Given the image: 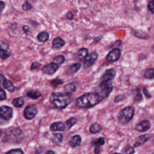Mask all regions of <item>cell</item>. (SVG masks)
Masks as SVG:
<instances>
[{
	"mask_svg": "<svg viewBox=\"0 0 154 154\" xmlns=\"http://www.w3.org/2000/svg\"><path fill=\"white\" fill-rule=\"evenodd\" d=\"M102 100L96 93H87L77 98L76 105L81 108H90L98 104Z\"/></svg>",
	"mask_w": 154,
	"mask_h": 154,
	"instance_id": "1",
	"label": "cell"
},
{
	"mask_svg": "<svg viewBox=\"0 0 154 154\" xmlns=\"http://www.w3.org/2000/svg\"><path fill=\"white\" fill-rule=\"evenodd\" d=\"M113 154H121V153H114Z\"/></svg>",
	"mask_w": 154,
	"mask_h": 154,
	"instance_id": "47",
	"label": "cell"
},
{
	"mask_svg": "<svg viewBox=\"0 0 154 154\" xmlns=\"http://www.w3.org/2000/svg\"><path fill=\"white\" fill-rule=\"evenodd\" d=\"M22 9L24 10L25 11H28L32 9V5H31V4L27 1L25 2L23 5H22Z\"/></svg>",
	"mask_w": 154,
	"mask_h": 154,
	"instance_id": "34",
	"label": "cell"
},
{
	"mask_svg": "<svg viewBox=\"0 0 154 154\" xmlns=\"http://www.w3.org/2000/svg\"><path fill=\"white\" fill-rule=\"evenodd\" d=\"M105 138L103 137H100L98 139L96 140L94 142H93L92 144L95 146V154H99L100 150H101V146L104 145L105 144Z\"/></svg>",
	"mask_w": 154,
	"mask_h": 154,
	"instance_id": "14",
	"label": "cell"
},
{
	"mask_svg": "<svg viewBox=\"0 0 154 154\" xmlns=\"http://www.w3.org/2000/svg\"><path fill=\"white\" fill-rule=\"evenodd\" d=\"M65 124H63L62 122H56L50 126V130L53 132L64 131H65Z\"/></svg>",
	"mask_w": 154,
	"mask_h": 154,
	"instance_id": "12",
	"label": "cell"
},
{
	"mask_svg": "<svg viewBox=\"0 0 154 154\" xmlns=\"http://www.w3.org/2000/svg\"><path fill=\"white\" fill-rule=\"evenodd\" d=\"M12 104L15 107L20 108L22 107L24 104V100L22 98H15L12 101Z\"/></svg>",
	"mask_w": 154,
	"mask_h": 154,
	"instance_id": "22",
	"label": "cell"
},
{
	"mask_svg": "<svg viewBox=\"0 0 154 154\" xmlns=\"http://www.w3.org/2000/svg\"><path fill=\"white\" fill-rule=\"evenodd\" d=\"M134 114V108L133 107L129 106L124 108L118 114V119L122 124H127L130 122Z\"/></svg>",
	"mask_w": 154,
	"mask_h": 154,
	"instance_id": "4",
	"label": "cell"
},
{
	"mask_svg": "<svg viewBox=\"0 0 154 154\" xmlns=\"http://www.w3.org/2000/svg\"><path fill=\"white\" fill-rule=\"evenodd\" d=\"M98 58V54L96 52H95V51L88 54L84 59V63H83V67H84V69H87L89 67H91L97 60Z\"/></svg>",
	"mask_w": 154,
	"mask_h": 154,
	"instance_id": "6",
	"label": "cell"
},
{
	"mask_svg": "<svg viewBox=\"0 0 154 154\" xmlns=\"http://www.w3.org/2000/svg\"><path fill=\"white\" fill-rule=\"evenodd\" d=\"M151 124L150 122L147 120H144L137 125L136 130L139 132H145L148 131L151 128Z\"/></svg>",
	"mask_w": 154,
	"mask_h": 154,
	"instance_id": "10",
	"label": "cell"
},
{
	"mask_svg": "<svg viewBox=\"0 0 154 154\" xmlns=\"http://www.w3.org/2000/svg\"><path fill=\"white\" fill-rule=\"evenodd\" d=\"M77 122V119L76 118H71L69 119H68L65 123V126L68 128V129H70Z\"/></svg>",
	"mask_w": 154,
	"mask_h": 154,
	"instance_id": "28",
	"label": "cell"
},
{
	"mask_svg": "<svg viewBox=\"0 0 154 154\" xmlns=\"http://www.w3.org/2000/svg\"><path fill=\"white\" fill-rule=\"evenodd\" d=\"M116 75V72L114 69H108L104 72L101 77L102 81H111L114 78V77Z\"/></svg>",
	"mask_w": 154,
	"mask_h": 154,
	"instance_id": "11",
	"label": "cell"
},
{
	"mask_svg": "<svg viewBox=\"0 0 154 154\" xmlns=\"http://www.w3.org/2000/svg\"><path fill=\"white\" fill-rule=\"evenodd\" d=\"M88 54V50L87 48H81L78 51V53L76 54L77 59L80 61L84 60V59L86 57Z\"/></svg>",
	"mask_w": 154,
	"mask_h": 154,
	"instance_id": "17",
	"label": "cell"
},
{
	"mask_svg": "<svg viewBox=\"0 0 154 154\" xmlns=\"http://www.w3.org/2000/svg\"><path fill=\"white\" fill-rule=\"evenodd\" d=\"M63 83V81L59 78H55L51 81V84L53 87H57V86L60 85Z\"/></svg>",
	"mask_w": 154,
	"mask_h": 154,
	"instance_id": "32",
	"label": "cell"
},
{
	"mask_svg": "<svg viewBox=\"0 0 154 154\" xmlns=\"http://www.w3.org/2000/svg\"><path fill=\"white\" fill-rule=\"evenodd\" d=\"M0 116L5 120H10L13 116V109L9 106L0 107Z\"/></svg>",
	"mask_w": 154,
	"mask_h": 154,
	"instance_id": "7",
	"label": "cell"
},
{
	"mask_svg": "<svg viewBox=\"0 0 154 154\" xmlns=\"http://www.w3.org/2000/svg\"><path fill=\"white\" fill-rule=\"evenodd\" d=\"M10 56V53L7 50L0 49V57L3 60L7 59Z\"/></svg>",
	"mask_w": 154,
	"mask_h": 154,
	"instance_id": "31",
	"label": "cell"
},
{
	"mask_svg": "<svg viewBox=\"0 0 154 154\" xmlns=\"http://www.w3.org/2000/svg\"><path fill=\"white\" fill-rule=\"evenodd\" d=\"M22 29H23V31L26 34H28V32L30 31V28L28 26H27V25H25V26H24Z\"/></svg>",
	"mask_w": 154,
	"mask_h": 154,
	"instance_id": "43",
	"label": "cell"
},
{
	"mask_svg": "<svg viewBox=\"0 0 154 154\" xmlns=\"http://www.w3.org/2000/svg\"><path fill=\"white\" fill-rule=\"evenodd\" d=\"M65 58L62 55H58V56L54 57V59H53L54 63L57 64V65H61V64H63L64 62H65Z\"/></svg>",
	"mask_w": 154,
	"mask_h": 154,
	"instance_id": "27",
	"label": "cell"
},
{
	"mask_svg": "<svg viewBox=\"0 0 154 154\" xmlns=\"http://www.w3.org/2000/svg\"><path fill=\"white\" fill-rule=\"evenodd\" d=\"M72 101L71 95L68 93H53L50 97V103L54 108L63 109L69 105Z\"/></svg>",
	"mask_w": 154,
	"mask_h": 154,
	"instance_id": "2",
	"label": "cell"
},
{
	"mask_svg": "<svg viewBox=\"0 0 154 154\" xmlns=\"http://www.w3.org/2000/svg\"><path fill=\"white\" fill-rule=\"evenodd\" d=\"M45 154H55V152H54V151H47V152H46Z\"/></svg>",
	"mask_w": 154,
	"mask_h": 154,
	"instance_id": "45",
	"label": "cell"
},
{
	"mask_svg": "<svg viewBox=\"0 0 154 154\" xmlns=\"http://www.w3.org/2000/svg\"><path fill=\"white\" fill-rule=\"evenodd\" d=\"M63 136L61 134H54L53 137H52V141L55 144H59L60 143L63 141Z\"/></svg>",
	"mask_w": 154,
	"mask_h": 154,
	"instance_id": "23",
	"label": "cell"
},
{
	"mask_svg": "<svg viewBox=\"0 0 154 154\" xmlns=\"http://www.w3.org/2000/svg\"><path fill=\"white\" fill-rule=\"evenodd\" d=\"M42 94L37 91H30L27 93V96L33 99H37L40 98Z\"/></svg>",
	"mask_w": 154,
	"mask_h": 154,
	"instance_id": "25",
	"label": "cell"
},
{
	"mask_svg": "<svg viewBox=\"0 0 154 154\" xmlns=\"http://www.w3.org/2000/svg\"><path fill=\"white\" fill-rule=\"evenodd\" d=\"M125 99V96L124 95H119L115 98V99L114 101V102H119L120 101H122Z\"/></svg>",
	"mask_w": 154,
	"mask_h": 154,
	"instance_id": "39",
	"label": "cell"
},
{
	"mask_svg": "<svg viewBox=\"0 0 154 154\" xmlns=\"http://www.w3.org/2000/svg\"><path fill=\"white\" fill-rule=\"evenodd\" d=\"M102 130L101 126L98 123L93 124L90 127V132L92 134L98 133Z\"/></svg>",
	"mask_w": 154,
	"mask_h": 154,
	"instance_id": "21",
	"label": "cell"
},
{
	"mask_svg": "<svg viewBox=\"0 0 154 154\" xmlns=\"http://www.w3.org/2000/svg\"><path fill=\"white\" fill-rule=\"evenodd\" d=\"M154 69L153 68L147 69L144 74V76L147 79H153L154 78Z\"/></svg>",
	"mask_w": 154,
	"mask_h": 154,
	"instance_id": "29",
	"label": "cell"
},
{
	"mask_svg": "<svg viewBox=\"0 0 154 154\" xmlns=\"http://www.w3.org/2000/svg\"><path fill=\"white\" fill-rule=\"evenodd\" d=\"M9 48V45L5 43H2L1 45H0V49H4V50H7Z\"/></svg>",
	"mask_w": 154,
	"mask_h": 154,
	"instance_id": "41",
	"label": "cell"
},
{
	"mask_svg": "<svg viewBox=\"0 0 154 154\" xmlns=\"http://www.w3.org/2000/svg\"><path fill=\"white\" fill-rule=\"evenodd\" d=\"M134 100L136 102H139L140 101H142L143 99V96L142 93H141V92L140 91V89L137 88L136 90H134Z\"/></svg>",
	"mask_w": 154,
	"mask_h": 154,
	"instance_id": "24",
	"label": "cell"
},
{
	"mask_svg": "<svg viewBox=\"0 0 154 154\" xmlns=\"http://www.w3.org/2000/svg\"><path fill=\"white\" fill-rule=\"evenodd\" d=\"M5 80L6 78L3 75L0 74V88H4V84Z\"/></svg>",
	"mask_w": 154,
	"mask_h": 154,
	"instance_id": "38",
	"label": "cell"
},
{
	"mask_svg": "<svg viewBox=\"0 0 154 154\" xmlns=\"http://www.w3.org/2000/svg\"><path fill=\"white\" fill-rule=\"evenodd\" d=\"M147 9L152 13V14H153V10H154V7H153V0H151V1L149 2L148 4H147Z\"/></svg>",
	"mask_w": 154,
	"mask_h": 154,
	"instance_id": "35",
	"label": "cell"
},
{
	"mask_svg": "<svg viewBox=\"0 0 154 154\" xmlns=\"http://www.w3.org/2000/svg\"><path fill=\"white\" fill-rule=\"evenodd\" d=\"M4 88L7 89L10 92H12L14 91L15 90V87L14 86V84H12L11 82L8 80L6 79L5 80L4 84Z\"/></svg>",
	"mask_w": 154,
	"mask_h": 154,
	"instance_id": "26",
	"label": "cell"
},
{
	"mask_svg": "<svg viewBox=\"0 0 154 154\" xmlns=\"http://www.w3.org/2000/svg\"><path fill=\"white\" fill-rule=\"evenodd\" d=\"M81 143V137L79 135H75L73 136L70 140V145L73 147H76L79 146Z\"/></svg>",
	"mask_w": 154,
	"mask_h": 154,
	"instance_id": "16",
	"label": "cell"
},
{
	"mask_svg": "<svg viewBox=\"0 0 154 154\" xmlns=\"http://www.w3.org/2000/svg\"><path fill=\"white\" fill-rule=\"evenodd\" d=\"M113 86L111 81H102V82L96 87V93L104 99L109 96L112 92Z\"/></svg>",
	"mask_w": 154,
	"mask_h": 154,
	"instance_id": "3",
	"label": "cell"
},
{
	"mask_svg": "<svg viewBox=\"0 0 154 154\" xmlns=\"http://www.w3.org/2000/svg\"><path fill=\"white\" fill-rule=\"evenodd\" d=\"M7 98V95L4 91L2 89H0V101H3L5 100Z\"/></svg>",
	"mask_w": 154,
	"mask_h": 154,
	"instance_id": "36",
	"label": "cell"
},
{
	"mask_svg": "<svg viewBox=\"0 0 154 154\" xmlns=\"http://www.w3.org/2000/svg\"><path fill=\"white\" fill-rule=\"evenodd\" d=\"M151 138V135L146 134H143L142 135V136H139L137 140L136 143L134 144V147H137L141 145H143L144 143H145L147 141L149 140V139Z\"/></svg>",
	"mask_w": 154,
	"mask_h": 154,
	"instance_id": "13",
	"label": "cell"
},
{
	"mask_svg": "<svg viewBox=\"0 0 154 154\" xmlns=\"http://www.w3.org/2000/svg\"><path fill=\"white\" fill-rule=\"evenodd\" d=\"M143 92L145 94V96H146L147 98H151V95L149 94V93L148 92V91H147V90L146 89V88H145L143 89Z\"/></svg>",
	"mask_w": 154,
	"mask_h": 154,
	"instance_id": "44",
	"label": "cell"
},
{
	"mask_svg": "<svg viewBox=\"0 0 154 154\" xmlns=\"http://www.w3.org/2000/svg\"><path fill=\"white\" fill-rule=\"evenodd\" d=\"M58 69H59V65H57L55 63H51L43 68L42 72L44 74L52 75L57 71Z\"/></svg>",
	"mask_w": 154,
	"mask_h": 154,
	"instance_id": "9",
	"label": "cell"
},
{
	"mask_svg": "<svg viewBox=\"0 0 154 154\" xmlns=\"http://www.w3.org/2000/svg\"><path fill=\"white\" fill-rule=\"evenodd\" d=\"M5 4L4 2L0 1V13L2 12L4 10V9H5Z\"/></svg>",
	"mask_w": 154,
	"mask_h": 154,
	"instance_id": "42",
	"label": "cell"
},
{
	"mask_svg": "<svg viewBox=\"0 0 154 154\" xmlns=\"http://www.w3.org/2000/svg\"><path fill=\"white\" fill-rule=\"evenodd\" d=\"M6 154H24V152L21 149H15L10 150Z\"/></svg>",
	"mask_w": 154,
	"mask_h": 154,
	"instance_id": "33",
	"label": "cell"
},
{
	"mask_svg": "<svg viewBox=\"0 0 154 154\" xmlns=\"http://www.w3.org/2000/svg\"><path fill=\"white\" fill-rule=\"evenodd\" d=\"M49 33L46 31H42L37 35V39L41 42H46L49 39Z\"/></svg>",
	"mask_w": 154,
	"mask_h": 154,
	"instance_id": "18",
	"label": "cell"
},
{
	"mask_svg": "<svg viewBox=\"0 0 154 154\" xmlns=\"http://www.w3.org/2000/svg\"><path fill=\"white\" fill-rule=\"evenodd\" d=\"M81 65L80 63H75L72 65L71 66H70L68 69L69 74H73L76 73V72H78L79 69L81 68Z\"/></svg>",
	"mask_w": 154,
	"mask_h": 154,
	"instance_id": "20",
	"label": "cell"
},
{
	"mask_svg": "<svg viewBox=\"0 0 154 154\" xmlns=\"http://www.w3.org/2000/svg\"><path fill=\"white\" fill-rule=\"evenodd\" d=\"M66 17L69 20H72V19H74V15L71 11H68L66 15Z\"/></svg>",
	"mask_w": 154,
	"mask_h": 154,
	"instance_id": "40",
	"label": "cell"
},
{
	"mask_svg": "<svg viewBox=\"0 0 154 154\" xmlns=\"http://www.w3.org/2000/svg\"><path fill=\"white\" fill-rule=\"evenodd\" d=\"M41 66V64L38 62H34L32 63V65L31 66V70H34V69H38Z\"/></svg>",
	"mask_w": 154,
	"mask_h": 154,
	"instance_id": "37",
	"label": "cell"
},
{
	"mask_svg": "<svg viewBox=\"0 0 154 154\" xmlns=\"http://www.w3.org/2000/svg\"><path fill=\"white\" fill-rule=\"evenodd\" d=\"M123 151L126 154H134L135 153L134 147L130 145H126L123 149Z\"/></svg>",
	"mask_w": 154,
	"mask_h": 154,
	"instance_id": "30",
	"label": "cell"
},
{
	"mask_svg": "<svg viewBox=\"0 0 154 154\" xmlns=\"http://www.w3.org/2000/svg\"><path fill=\"white\" fill-rule=\"evenodd\" d=\"M65 45V42L60 37H55L53 41V48L59 49Z\"/></svg>",
	"mask_w": 154,
	"mask_h": 154,
	"instance_id": "15",
	"label": "cell"
},
{
	"mask_svg": "<svg viewBox=\"0 0 154 154\" xmlns=\"http://www.w3.org/2000/svg\"><path fill=\"white\" fill-rule=\"evenodd\" d=\"M38 107L36 104H30L25 107L24 111V116L27 120H31L36 116Z\"/></svg>",
	"mask_w": 154,
	"mask_h": 154,
	"instance_id": "5",
	"label": "cell"
},
{
	"mask_svg": "<svg viewBox=\"0 0 154 154\" xmlns=\"http://www.w3.org/2000/svg\"><path fill=\"white\" fill-rule=\"evenodd\" d=\"M2 133H3L2 131H1V130H0V136H1V135L2 134Z\"/></svg>",
	"mask_w": 154,
	"mask_h": 154,
	"instance_id": "46",
	"label": "cell"
},
{
	"mask_svg": "<svg viewBox=\"0 0 154 154\" xmlns=\"http://www.w3.org/2000/svg\"><path fill=\"white\" fill-rule=\"evenodd\" d=\"M120 49L119 48H114L108 53L106 57V59L109 62H114L118 61L120 59Z\"/></svg>",
	"mask_w": 154,
	"mask_h": 154,
	"instance_id": "8",
	"label": "cell"
},
{
	"mask_svg": "<svg viewBox=\"0 0 154 154\" xmlns=\"http://www.w3.org/2000/svg\"><path fill=\"white\" fill-rule=\"evenodd\" d=\"M76 86L74 83H69V84L66 85L65 86V92L66 93L71 95L74 92L76 91Z\"/></svg>",
	"mask_w": 154,
	"mask_h": 154,
	"instance_id": "19",
	"label": "cell"
}]
</instances>
